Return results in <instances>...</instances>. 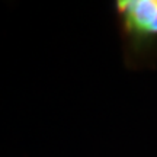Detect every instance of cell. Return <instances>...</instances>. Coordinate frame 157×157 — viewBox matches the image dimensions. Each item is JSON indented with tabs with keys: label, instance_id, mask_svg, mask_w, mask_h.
I'll use <instances>...</instances> for the list:
<instances>
[{
	"label": "cell",
	"instance_id": "cell-1",
	"mask_svg": "<svg viewBox=\"0 0 157 157\" xmlns=\"http://www.w3.org/2000/svg\"><path fill=\"white\" fill-rule=\"evenodd\" d=\"M125 67H154L157 63V0H115L112 3Z\"/></svg>",
	"mask_w": 157,
	"mask_h": 157
}]
</instances>
